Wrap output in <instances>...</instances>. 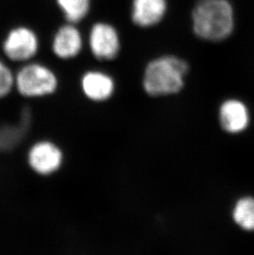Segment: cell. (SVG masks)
Returning a JSON list of instances; mask_svg holds the SVG:
<instances>
[{
  "label": "cell",
  "mask_w": 254,
  "mask_h": 255,
  "mask_svg": "<svg viewBox=\"0 0 254 255\" xmlns=\"http://www.w3.org/2000/svg\"><path fill=\"white\" fill-rule=\"evenodd\" d=\"M31 123V114L28 110L22 113L21 120L17 125L3 126L0 128V151H7L17 146L22 141Z\"/></svg>",
  "instance_id": "8fae6325"
},
{
  "label": "cell",
  "mask_w": 254,
  "mask_h": 255,
  "mask_svg": "<svg viewBox=\"0 0 254 255\" xmlns=\"http://www.w3.org/2000/svg\"><path fill=\"white\" fill-rule=\"evenodd\" d=\"M87 41L93 56L101 61L114 60L122 49V41L118 29L109 22L103 21L92 25Z\"/></svg>",
  "instance_id": "5b68a950"
},
{
  "label": "cell",
  "mask_w": 254,
  "mask_h": 255,
  "mask_svg": "<svg viewBox=\"0 0 254 255\" xmlns=\"http://www.w3.org/2000/svg\"><path fill=\"white\" fill-rule=\"evenodd\" d=\"M41 49V40L36 28L26 23L12 25L0 41L2 56L7 61L22 65L35 60Z\"/></svg>",
  "instance_id": "3957f363"
},
{
  "label": "cell",
  "mask_w": 254,
  "mask_h": 255,
  "mask_svg": "<svg viewBox=\"0 0 254 255\" xmlns=\"http://www.w3.org/2000/svg\"><path fill=\"white\" fill-rule=\"evenodd\" d=\"M82 91L93 101H105L115 90V82L108 74L99 70H89L81 78Z\"/></svg>",
  "instance_id": "9c48e42d"
},
{
  "label": "cell",
  "mask_w": 254,
  "mask_h": 255,
  "mask_svg": "<svg viewBox=\"0 0 254 255\" xmlns=\"http://www.w3.org/2000/svg\"><path fill=\"white\" fill-rule=\"evenodd\" d=\"M167 0H132L130 19L140 28H150L159 24L168 12Z\"/></svg>",
  "instance_id": "ba28073f"
},
{
  "label": "cell",
  "mask_w": 254,
  "mask_h": 255,
  "mask_svg": "<svg viewBox=\"0 0 254 255\" xmlns=\"http://www.w3.org/2000/svg\"><path fill=\"white\" fill-rule=\"evenodd\" d=\"M189 65L182 58L163 55L150 60L144 69L143 88L149 96L159 97L179 93Z\"/></svg>",
  "instance_id": "7a4b0ae2"
},
{
  "label": "cell",
  "mask_w": 254,
  "mask_h": 255,
  "mask_svg": "<svg viewBox=\"0 0 254 255\" xmlns=\"http://www.w3.org/2000/svg\"><path fill=\"white\" fill-rule=\"evenodd\" d=\"M65 22L79 25L91 12L92 0H55Z\"/></svg>",
  "instance_id": "7c38bea8"
},
{
  "label": "cell",
  "mask_w": 254,
  "mask_h": 255,
  "mask_svg": "<svg viewBox=\"0 0 254 255\" xmlns=\"http://www.w3.org/2000/svg\"><path fill=\"white\" fill-rule=\"evenodd\" d=\"M6 60L0 56V99L9 95L15 89V72Z\"/></svg>",
  "instance_id": "5bb4252c"
},
{
  "label": "cell",
  "mask_w": 254,
  "mask_h": 255,
  "mask_svg": "<svg viewBox=\"0 0 254 255\" xmlns=\"http://www.w3.org/2000/svg\"><path fill=\"white\" fill-rule=\"evenodd\" d=\"M220 121L221 127L227 132H240L247 128L249 123L247 109L237 100L225 102L220 110Z\"/></svg>",
  "instance_id": "30bf717a"
},
{
  "label": "cell",
  "mask_w": 254,
  "mask_h": 255,
  "mask_svg": "<svg viewBox=\"0 0 254 255\" xmlns=\"http://www.w3.org/2000/svg\"><path fill=\"white\" fill-rule=\"evenodd\" d=\"M84 38L78 24L65 22L53 31L50 39V51L58 60H74L81 54Z\"/></svg>",
  "instance_id": "8992f818"
},
{
  "label": "cell",
  "mask_w": 254,
  "mask_h": 255,
  "mask_svg": "<svg viewBox=\"0 0 254 255\" xmlns=\"http://www.w3.org/2000/svg\"><path fill=\"white\" fill-rule=\"evenodd\" d=\"M233 217L240 227L246 231H254V199L245 198L235 205Z\"/></svg>",
  "instance_id": "4fadbf2b"
},
{
  "label": "cell",
  "mask_w": 254,
  "mask_h": 255,
  "mask_svg": "<svg viewBox=\"0 0 254 255\" xmlns=\"http://www.w3.org/2000/svg\"><path fill=\"white\" fill-rule=\"evenodd\" d=\"M29 166L39 175L49 176L60 169L63 163L61 149L48 140L37 142L29 150Z\"/></svg>",
  "instance_id": "52a82bcc"
},
{
  "label": "cell",
  "mask_w": 254,
  "mask_h": 255,
  "mask_svg": "<svg viewBox=\"0 0 254 255\" xmlns=\"http://www.w3.org/2000/svg\"><path fill=\"white\" fill-rule=\"evenodd\" d=\"M195 36L202 41L220 42L235 29V12L229 0H197L191 13Z\"/></svg>",
  "instance_id": "6da1fadb"
},
{
  "label": "cell",
  "mask_w": 254,
  "mask_h": 255,
  "mask_svg": "<svg viewBox=\"0 0 254 255\" xmlns=\"http://www.w3.org/2000/svg\"><path fill=\"white\" fill-rule=\"evenodd\" d=\"M59 86L56 73L44 63L31 60L15 72V89L22 97L42 98L55 94Z\"/></svg>",
  "instance_id": "277c9868"
}]
</instances>
